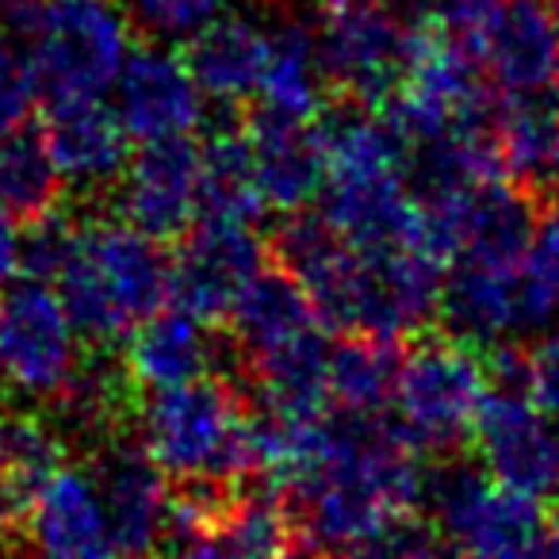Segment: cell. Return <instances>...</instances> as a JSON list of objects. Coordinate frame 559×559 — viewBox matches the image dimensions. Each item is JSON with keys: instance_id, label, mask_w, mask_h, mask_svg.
I'll return each mask as SVG.
<instances>
[{"instance_id": "1", "label": "cell", "mask_w": 559, "mask_h": 559, "mask_svg": "<svg viewBox=\"0 0 559 559\" xmlns=\"http://www.w3.org/2000/svg\"><path fill=\"white\" fill-rule=\"evenodd\" d=\"M50 284L78 337L111 349L134 322L169 304V257L127 218L78 211Z\"/></svg>"}, {"instance_id": "29", "label": "cell", "mask_w": 559, "mask_h": 559, "mask_svg": "<svg viewBox=\"0 0 559 559\" xmlns=\"http://www.w3.org/2000/svg\"><path fill=\"white\" fill-rule=\"evenodd\" d=\"M32 104H35V88L27 81L24 66L12 62L9 50H0V134H9L20 123H27Z\"/></svg>"}, {"instance_id": "10", "label": "cell", "mask_w": 559, "mask_h": 559, "mask_svg": "<svg viewBox=\"0 0 559 559\" xmlns=\"http://www.w3.org/2000/svg\"><path fill=\"white\" fill-rule=\"evenodd\" d=\"M464 27L487 81L506 96L544 93L556 81L559 0H495Z\"/></svg>"}, {"instance_id": "17", "label": "cell", "mask_w": 559, "mask_h": 559, "mask_svg": "<svg viewBox=\"0 0 559 559\" xmlns=\"http://www.w3.org/2000/svg\"><path fill=\"white\" fill-rule=\"evenodd\" d=\"M253 142V169L264 207L304 211L326 180V142L319 119H288L276 111L257 108L246 119Z\"/></svg>"}, {"instance_id": "11", "label": "cell", "mask_w": 559, "mask_h": 559, "mask_svg": "<svg viewBox=\"0 0 559 559\" xmlns=\"http://www.w3.org/2000/svg\"><path fill=\"white\" fill-rule=\"evenodd\" d=\"M475 460L506 487L548 495L559 479V426L533 406L521 391L490 388L475 414L472 441Z\"/></svg>"}, {"instance_id": "14", "label": "cell", "mask_w": 559, "mask_h": 559, "mask_svg": "<svg viewBox=\"0 0 559 559\" xmlns=\"http://www.w3.org/2000/svg\"><path fill=\"white\" fill-rule=\"evenodd\" d=\"M43 142L55 157V169L62 177L66 192H116L127 162H131V134H127L123 119L100 96L50 104L47 123H43Z\"/></svg>"}, {"instance_id": "19", "label": "cell", "mask_w": 559, "mask_h": 559, "mask_svg": "<svg viewBox=\"0 0 559 559\" xmlns=\"http://www.w3.org/2000/svg\"><path fill=\"white\" fill-rule=\"evenodd\" d=\"M24 536L39 551H50V556H116L93 472L58 464L35 487L32 506H27Z\"/></svg>"}, {"instance_id": "25", "label": "cell", "mask_w": 559, "mask_h": 559, "mask_svg": "<svg viewBox=\"0 0 559 559\" xmlns=\"http://www.w3.org/2000/svg\"><path fill=\"white\" fill-rule=\"evenodd\" d=\"M556 134H559V111L540 93L510 96V100L498 104L495 123H490V142H495V154L506 180L540 192L551 169Z\"/></svg>"}, {"instance_id": "4", "label": "cell", "mask_w": 559, "mask_h": 559, "mask_svg": "<svg viewBox=\"0 0 559 559\" xmlns=\"http://www.w3.org/2000/svg\"><path fill=\"white\" fill-rule=\"evenodd\" d=\"M495 388L490 353L464 334H426L403 353L395 395L399 426L421 452H460L472 441L475 414Z\"/></svg>"}, {"instance_id": "5", "label": "cell", "mask_w": 559, "mask_h": 559, "mask_svg": "<svg viewBox=\"0 0 559 559\" xmlns=\"http://www.w3.org/2000/svg\"><path fill=\"white\" fill-rule=\"evenodd\" d=\"M441 314L475 342L525 334L559 314V261L540 246L502 261H456L444 280Z\"/></svg>"}, {"instance_id": "3", "label": "cell", "mask_w": 559, "mask_h": 559, "mask_svg": "<svg viewBox=\"0 0 559 559\" xmlns=\"http://www.w3.org/2000/svg\"><path fill=\"white\" fill-rule=\"evenodd\" d=\"M16 32L24 39L20 66L47 108L104 96L131 55L123 0H20Z\"/></svg>"}, {"instance_id": "36", "label": "cell", "mask_w": 559, "mask_h": 559, "mask_svg": "<svg viewBox=\"0 0 559 559\" xmlns=\"http://www.w3.org/2000/svg\"><path fill=\"white\" fill-rule=\"evenodd\" d=\"M551 495H556V513H559V479H556V487H551Z\"/></svg>"}, {"instance_id": "38", "label": "cell", "mask_w": 559, "mask_h": 559, "mask_svg": "<svg viewBox=\"0 0 559 559\" xmlns=\"http://www.w3.org/2000/svg\"><path fill=\"white\" fill-rule=\"evenodd\" d=\"M0 50H4V43H0Z\"/></svg>"}, {"instance_id": "26", "label": "cell", "mask_w": 559, "mask_h": 559, "mask_svg": "<svg viewBox=\"0 0 559 559\" xmlns=\"http://www.w3.org/2000/svg\"><path fill=\"white\" fill-rule=\"evenodd\" d=\"M66 200V185L55 169L43 131L20 123L16 131L0 134V207L16 223L32 226L55 215Z\"/></svg>"}, {"instance_id": "35", "label": "cell", "mask_w": 559, "mask_h": 559, "mask_svg": "<svg viewBox=\"0 0 559 559\" xmlns=\"http://www.w3.org/2000/svg\"><path fill=\"white\" fill-rule=\"evenodd\" d=\"M551 169L559 173V134H556V150H551Z\"/></svg>"}, {"instance_id": "32", "label": "cell", "mask_w": 559, "mask_h": 559, "mask_svg": "<svg viewBox=\"0 0 559 559\" xmlns=\"http://www.w3.org/2000/svg\"><path fill=\"white\" fill-rule=\"evenodd\" d=\"M487 4H495V0H449V4H444V12H449V16H456L460 24H467V20L479 16Z\"/></svg>"}, {"instance_id": "16", "label": "cell", "mask_w": 559, "mask_h": 559, "mask_svg": "<svg viewBox=\"0 0 559 559\" xmlns=\"http://www.w3.org/2000/svg\"><path fill=\"white\" fill-rule=\"evenodd\" d=\"M116 116L127 134L142 142L192 134L203 119V93L177 50L165 47H134L116 78Z\"/></svg>"}, {"instance_id": "12", "label": "cell", "mask_w": 559, "mask_h": 559, "mask_svg": "<svg viewBox=\"0 0 559 559\" xmlns=\"http://www.w3.org/2000/svg\"><path fill=\"white\" fill-rule=\"evenodd\" d=\"M119 218L154 241H177L200 218V142L192 134L142 142L119 180Z\"/></svg>"}, {"instance_id": "24", "label": "cell", "mask_w": 559, "mask_h": 559, "mask_svg": "<svg viewBox=\"0 0 559 559\" xmlns=\"http://www.w3.org/2000/svg\"><path fill=\"white\" fill-rule=\"evenodd\" d=\"M264 211L253 169V142L241 119L218 123L207 142H200V215L253 223Z\"/></svg>"}, {"instance_id": "8", "label": "cell", "mask_w": 559, "mask_h": 559, "mask_svg": "<svg viewBox=\"0 0 559 559\" xmlns=\"http://www.w3.org/2000/svg\"><path fill=\"white\" fill-rule=\"evenodd\" d=\"M0 357L9 388L58 403L81 368L78 330L47 280L27 276L0 299Z\"/></svg>"}, {"instance_id": "28", "label": "cell", "mask_w": 559, "mask_h": 559, "mask_svg": "<svg viewBox=\"0 0 559 559\" xmlns=\"http://www.w3.org/2000/svg\"><path fill=\"white\" fill-rule=\"evenodd\" d=\"M525 395L559 426V330L525 349Z\"/></svg>"}, {"instance_id": "37", "label": "cell", "mask_w": 559, "mask_h": 559, "mask_svg": "<svg viewBox=\"0 0 559 559\" xmlns=\"http://www.w3.org/2000/svg\"><path fill=\"white\" fill-rule=\"evenodd\" d=\"M314 4H330V0H314Z\"/></svg>"}, {"instance_id": "20", "label": "cell", "mask_w": 559, "mask_h": 559, "mask_svg": "<svg viewBox=\"0 0 559 559\" xmlns=\"http://www.w3.org/2000/svg\"><path fill=\"white\" fill-rule=\"evenodd\" d=\"M218 345L211 337V326L200 322L188 311H162L146 314L142 322H134L127 330L123 345V365L131 388L139 391H157L173 388V383H188L195 376H207L218 360Z\"/></svg>"}, {"instance_id": "6", "label": "cell", "mask_w": 559, "mask_h": 559, "mask_svg": "<svg viewBox=\"0 0 559 559\" xmlns=\"http://www.w3.org/2000/svg\"><path fill=\"white\" fill-rule=\"evenodd\" d=\"M444 548L467 556H533L548 540L540 495L506 487L479 464H449L426 479Z\"/></svg>"}, {"instance_id": "34", "label": "cell", "mask_w": 559, "mask_h": 559, "mask_svg": "<svg viewBox=\"0 0 559 559\" xmlns=\"http://www.w3.org/2000/svg\"><path fill=\"white\" fill-rule=\"evenodd\" d=\"M4 388H9V376H4V357H0V395H4Z\"/></svg>"}, {"instance_id": "7", "label": "cell", "mask_w": 559, "mask_h": 559, "mask_svg": "<svg viewBox=\"0 0 559 559\" xmlns=\"http://www.w3.org/2000/svg\"><path fill=\"white\" fill-rule=\"evenodd\" d=\"M326 88L337 100L380 108L403 70L406 24L391 0H330L314 32Z\"/></svg>"}, {"instance_id": "2", "label": "cell", "mask_w": 559, "mask_h": 559, "mask_svg": "<svg viewBox=\"0 0 559 559\" xmlns=\"http://www.w3.org/2000/svg\"><path fill=\"white\" fill-rule=\"evenodd\" d=\"M249 411L230 376H195L173 388L142 391L131 421L139 449L165 472V479L195 487H234L253 475L249 452Z\"/></svg>"}, {"instance_id": "27", "label": "cell", "mask_w": 559, "mask_h": 559, "mask_svg": "<svg viewBox=\"0 0 559 559\" xmlns=\"http://www.w3.org/2000/svg\"><path fill=\"white\" fill-rule=\"evenodd\" d=\"M223 4L226 0H123L127 16L162 39H185L203 20L223 12Z\"/></svg>"}, {"instance_id": "23", "label": "cell", "mask_w": 559, "mask_h": 559, "mask_svg": "<svg viewBox=\"0 0 559 559\" xmlns=\"http://www.w3.org/2000/svg\"><path fill=\"white\" fill-rule=\"evenodd\" d=\"M330 88L322 78V62H319V43L314 32L307 24H280L272 32L269 43V62H264L261 96L264 111H276V116L288 119H319L330 104Z\"/></svg>"}, {"instance_id": "18", "label": "cell", "mask_w": 559, "mask_h": 559, "mask_svg": "<svg viewBox=\"0 0 559 559\" xmlns=\"http://www.w3.org/2000/svg\"><path fill=\"white\" fill-rule=\"evenodd\" d=\"M272 32L241 12H215L177 50L195 88L218 104H246L261 85Z\"/></svg>"}, {"instance_id": "13", "label": "cell", "mask_w": 559, "mask_h": 559, "mask_svg": "<svg viewBox=\"0 0 559 559\" xmlns=\"http://www.w3.org/2000/svg\"><path fill=\"white\" fill-rule=\"evenodd\" d=\"M319 195L322 218L360 253H383L418 241L429 246L421 200L406 192V173H326Z\"/></svg>"}, {"instance_id": "9", "label": "cell", "mask_w": 559, "mask_h": 559, "mask_svg": "<svg viewBox=\"0 0 559 559\" xmlns=\"http://www.w3.org/2000/svg\"><path fill=\"white\" fill-rule=\"evenodd\" d=\"M269 261L253 223L200 215L169 257V299L207 326H223L253 272Z\"/></svg>"}, {"instance_id": "22", "label": "cell", "mask_w": 559, "mask_h": 559, "mask_svg": "<svg viewBox=\"0 0 559 559\" xmlns=\"http://www.w3.org/2000/svg\"><path fill=\"white\" fill-rule=\"evenodd\" d=\"M342 342L326 345L330 406L342 414H380L395 395L403 368V337L376 330H342Z\"/></svg>"}, {"instance_id": "33", "label": "cell", "mask_w": 559, "mask_h": 559, "mask_svg": "<svg viewBox=\"0 0 559 559\" xmlns=\"http://www.w3.org/2000/svg\"><path fill=\"white\" fill-rule=\"evenodd\" d=\"M544 551L559 556V518H556V525H548V540H544Z\"/></svg>"}, {"instance_id": "31", "label": "cell", "mask_w": 559, "mask_h": 559, "mask_svg": "<svg viewBox=\"0 0 559 559\" xmlns=\"http://www.w3.org/2000/svg\"><path fill=\"white\" fill-rule=\"evenodd\" d=\"M536 241L559 261V192L540 195V215H536Z\"/></svg>"}, {"instance_id": "15", "label": "cell", "mask_w": 559, "mask_h": 559, "mask_svg": "<svg viewBox=\"0 0 559 559\" xmlns=\"http://www.w3.org/2000/svg\"><path fill=\"white\" fill-rule=\"evenodd\" d=\"M88 472L100 490L111 551L119 556L154 551L162 544L173 498L162 467L139 449V441H111Z\"/></svg>"}, {"instance_id": "21", "label": "cell", "mask_w": 559, "mask_h": 559, "mask_svg": "<svg viewBox=\"0 0 559 559\" xmlns=\"http://www.w3.org/2000/svg\"><path fill=\"white\" fill-rule=\"evenodd\" d=\"M226 326H230L238 360L246 365V360L261 357V353H272L280 345L311 334L322 322L314 314L307 292L299 288V280L280 261H264L253 272V280L241 288L238 304L230 307Z\"/></svg>"}, {"instance_id": "30", "label": "cell", "mask_w": 559, "mask_h": 559, "mask_svg": "<svg viewBox=\"0 0 559 559\" xmlns=\"http://www.w3.org/2000/svg\"><path fill=\"white\" fill-rule=\"evenodd\" d=\"M20 272V230L16 218L0 207V288Z\"/></svg>"}]
</instances>
